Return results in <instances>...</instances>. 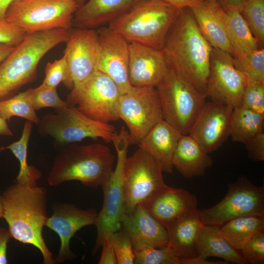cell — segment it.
<instances>
[{
  "label": "cell",
  "mask_w": 264,
  "mask_h": 264,
  "mask_svg": "<svg viewBox=\"0 0 264 264\" xmlns=\"http://www.w3.org/2000/svg\"><path fill=\"white\" fill-rule=\"evenodd\" d=\"M212 46L199 30L189 7L180 8L161 50L168 66L206 94Z\"/></svg>",
  "instance_id": "obj_1"
},
{
  "label": "cell",
  "mask_w": 264,
  "mask_h": 264,
  "mask_svg": "<svg viewBox=\"0 0 264 264\" xmlns=\"http://www.w3.org/2000/svg\"><path fill=\"white\" fill-rule=\"evenodd\" d=\"M3 218L7 222L11 238L36 247L44 264H55L46 245L43 229L47 219V191L37 181L17 182L1 194Z\"/></svg>",
  "instance_id": "obj_2"
},
{
  "label": "cell",
  "mask_w": 264,
  "mask_h": 264,
  "mask_svg": "<svg viewBox=\"0 0 264 264\" xmlns=\"http://www.w3.org/2000/svg\"><path fill=\"white\" fill-rule=\"evenodd\" d=\"M114 160V155L103 144L67 145L56 156L47 181L51 186L76 180L89 187H102L113 171Z\"/></svg>",
  "instance_id": "obj_3"
},
{
  "label": "cell",
  "mask_w": 264,
  "mask_h": 264,
  "mask_svg": "<svg viewBox=\"0 0 264 264\" xmlns=\"http://www.w3.org/2000/svg\"><path fill=\"white\" fill-rule=\"evenodd\" d=\"M68 37V31L65 29L26 33L0 64V100L33 82L42 58L57 45L66 43Z\"/></svg>",
  "instance_id": "obj_4"
},
{
  "label": "cell",
  "mask_w": 264,
  "mask_h": 264,
  "mask_svg": "<svg viewBox=\"0 0 264 264\" xmlns=\"http://www.w3.org/2000/svg\"><path fill=\"white\" fill-rule=\"evenodd\" d=\"M179 10L161 0H141L108 27L129 43L161 50Z\"/></svg>",
  "instance_id": "obj_5"
},
{
  "label": "cell",
  "mask_w": 264,
  "mask_h": 264,
  "mask_svg": "<svg viewBox=\"0 0 264 264\" xmlns=\"http://www.w3.org/2000/svg\"><path fill=\"white\" fill-rule=\"evenodd\" d=\"M163 119L182 135L191 130L207 97L169 66L156 86Z\"/></svg>",
  "instance_id": "obj_6"
},
{
  "label": "cell",
  "mask_w": 264,
  "mask_h": 264,
  "mask_svg": "<svg viewBox=\"0 0 264 264\" xmlns=\"http://www.w3.org/2000/svg\"><path fill=\"white\" fill-rule=\"evenodd\" d=\"M79 8L73 0H15L8 7L5 19L26 33L72 27Z\"/></svg>",
  "instance_id": "obj_7"
},
{
  "label": "cell",
  "mask_w": 264,
  "mask_h": 264,
  "mask_svg": "<svg viewBox=\"0 0 264 264\" xmlns=\"http://www.w3.org/2000/svg\"><path fill=\"white\" fill-rule=\"evenodd\" d=\"M37 126L41 134L62 144L78 142L88 137L100 138L110 142L118 134L113 126L94 120L69 105L55 110L54 113L45 114L40 118Z\"/></svg>",
  "instance_id": "obj_8"
},
{
  "label": "cell",
  "mask_w": 264,
  "mask_h": 264,
  "mask_svg": "<svg viewBox=\"0 0 264 264\" xmlns=\"http://www.w3.org/2000/svg\"><path fill=\"white\" fill-rule=\"evenodd\" d=\"M162 172L160 164L141 148L127 157L122 176L124 215L131 214L168 186Z\"/></svg>",
  "instance_id": "obj_9"
},
{
  "label": "cell",
  "mask_w": 264,
  "mask_h": 264,
  "mask_svg": "<svg viewBox=\"0 0 264 264\" xmlns=\"http://www.w3.org/2000/svg\"><path fill=\"white\" fill-rule=\"evenodd\" d=\"M129 139L128 132L122 127L112 141L117 151V164L110 177L102 187L104 194L103 203L94 223L97 237L92 250L93 255L99 251L104 240L110 234L122 228L121 220L124 215L122 176L125 162L127 157Z\"/></svg>",
  "instance_id": "obj_10"
},
{
  "label": "cell",
  "mask_w": 264,
  "mask_h": 264,
  "mask_svg": "<svg viewBox=\"0 0 264 264\" xmlns=\"http://www.w3.org/2000/svg\"><path fill=\"white\" fill-rule=\"evenodd\" d=\"M120 94L117 85L110 77L95 71L73 87L66 101L88 117L109 123L119 119L117 108Z\"/></svg>",
  "instance_id": "obj_11"
},
{
  "label": "cell",
  "mask_w": 264,
  "mask_h": 264,
  "mask_svg": "<svg viewBox=\"0 0 264 264\" xmlns=\"http://www.w3.org/2000/svg\"><path fill=\"white\" fill-rule=\"evenodd\" d=\"M198 214L203 224L218 227L240 217L264 216V187L241 176L229 184L221 200L210 208L198 209Z\"/></svg>",
  "instance_id": "obj_12"
},
{
  "label": "cell",
  "mask_w": 264,
  "mask_h": 264,
  "mask_svg": "<svg viewBox=\"0 0 264 264\" xmlns=\"http://www.w3.org/2000/svg\"><path fill=\"white\" fill-rule=\"evenodd\" d=\"M117 111L119 119L129 128V145H138L150 131L163 120L155 87L132 86L120 94Z\"/></svg>",
  "instance_id": "obj_13"
},
{
  "label": "cell",
  "mask_w": 264,
  "mask_h": 264,
  "mask_svg": "<svg viewBox=\"0 0 264 264\" xmlns=\"http://www.w3.org/2000/svg\"><path fill=\"white\" fill-rule=\"evenodd\" d=\"M246 83V77L234 65L233 57L213 47L206 88L211 101L233 108L241 106Z\"/></svg>",
  "instance_id": "obj_14"
},
{
  "label": "cell",
  "mask_w": 264,
  "mask_h": 264,
  "mask_svg": "<svg viewBox=\"0 0 264 264\" xmlns=\"http://www.w3.org/2000/svg\"><path fill=\"white\" fill-rule=\"evenodd\" d=\"M64 54L67 63V75L64 85L71 89L96 71L98 32L96 29L72 27Z\"/></svg>",
  "instance_id": "obj_15"
},
{
  "label": "cell",
  "mask_w": 264,
  "mask_h": 264,
  "mask_svg": "<svg viewBox=\"0 0 264 264\" xmlns=\"http://www.w3.org/2000/svg\"><path fill=\"white\" fill-rule=\"evenodd\" d=\"M97 58L96 71L110 77L117 85L121 94L132 87L128 74L129 43L108 26L97 29Z\"/></svg>",
  "instance_id": "obj_16"
},
{
  "label": "cell",
  "mask_w": 264,
  "mask_h": 264,
  "mask_svg": "<svg viewBox=\"0 0 264 264\" xmlns=\"http://www.w3.org/2000/svg\"><path fill=\"white\" fill-rule=\"evenodd\" d=\"M52 211L45 226L56 232L60 239V247L55 262L72 260L76 255L70 248L71 238L81 228L94 224L98 213L92 208L82 209L73 204L62 203H54Z\"/></svg>",
  "instance_id": "obj_17"
},
{
  "label": "cell",
  "mask_w": 264,
  "mask_h": 264,
  "mask_svg": "<svg viewBox=\"0 0 264 264\" xmlns=\"http://www.w3.org/2000/svg\"><path fill=\"white\" fill-rule=\"evenodd\" d=\"M233 108L211 101L205 102L189 135L209 154L227 139Z\"/></svg>",
  "instance_id": "obj_18"
},
{
  "label": "cell",
  "mask_w": 264,
  "mask_h": 264,
  "mask_svg": "<svg viewBox=\"0 0 264 264\" xmlns=\"http://www.w3.org/2000/svg\"><path fill=\"white\" fill-rule=\"evenodd\" d=\"M168 67L161 50L129 43L128 74L131 86L155 88Z\"/></svg>",
  "instance_id": "obj_19"
},
{
  "label": "cell",
  "mask_w": 264,
  "mask_h": 264,
  "mask_svg": "<svg viewBox=\"0 0 264 264\" xmlns=\"http://www.w3.org/2000/svg\"><path fill=\"white\" fill-rule=\"evenodd\" d=\"M142 205L166 229L179 218L198 210L196 195L169 186Z\"/></svg>",
  "instance_id": "obj_20"
},
{
  "label": "cell",
  "mask_w": 264,
  "mask_h": 264,
  "mask_svg": "<svg viewBox=\"0 0 264 264\" xmlns=\"http://www.w3.org/2000/svg\"><path fill=\"white\" fill-rule=\"evenodd\" d=\"M122 227L129 235L133 249L145 246L161 248L169 245L166 228L142 204L129 215H124Z\"/></svg>",
  "instance_id": "obj_21"
},
{
  "label": "cell",
  "mask_w": 264,
  "mask_h": 264,
  "mask_svg": "<svg viewBox=\"0 0 264 264\" xmlns=\"http://www.w3.org/2000/svg\"><path fill=\"white\" fill-rule=\"evenodd\" d=\"M141 0H88L74 14L72 27L96 29L128 12Z\"/></svg>",
  "instance_id": "obj_22"
},
{
  "label": "cell",
  "mask_w": 264,
  "mask_h": 264,
  "mask_svg": "<svg viewBox=\"0 0 264 264\" xmlns=\"http://www.w3.org/2000/svg\"><path fill=\"white\" fill-rule=\"evenodd\" d=\"M182 135L164 119L156 124L138 144L161 165L163 172L172 173L173 158Z\"/></svg>",
  "instance_id": "obj_23"
},
{
  "label": "cell",
  "mask_w": 264,
  "mask_h": 264,
  "mask_svg": "<svg viewBox=\"0 0 264 264\" xmlns=\"http://www.w3.org/2000/svg\"><path fill=\"white\" fill-rule=\"evenodd\" d=\"M202 224L198 210L179 218L167 228L168 246L181 264L182 260L198 257V239Z\"/></svg>",
  "instance_id": "obj_24"
},
{
  "label": "cell",
  "mask_w": 264,
  "mask_h": 264,
  "mask_svg": "<svg viewBox=\"0 0 264 264\" xmlns=\"http://www.w3.org/2000/svg\"><path fill=\"white\" fill-rule=\"evenodd\" d=\"M209 154L192 136L182 135L174 154V168L186 178L202 176L213 164Z\"/></svg>",
  "instance_id": "obj_25"
},
{
  "label": "cell",
  "mask_w": 264,
  "mask_h": 264,
  "mask_svg": "<svg viewBox=\"0 0 264 264\" xmlns=\"http://www.w3.org/2000/svg\"><path fill=\"white\" fill-rule=\"evenodd\" d=\"M217 12L232 48L233 58L243 59L260 48L240 12L224 11L220 4Z\"/></svg>",
  "instance_id": "obj_26"
},
{
  "label": "cell",
  "mask_w": 264,
  "mask_h": 264,
  "mask_svg": "<svg viewBox=\"0 0 264 264\" xmlns=\"http://www.w3.org/2000/svg\"><path fill=\"white\" fill-rule=\"evenodd\" d=\"M219 5L217 0H203L190 8L199 30L212 47L227 52L233 57L232 48L218 15Z\"/></svg>",
  "instance_id": "obj_27"
},
{
  "label": "cell",
  "mask_w": 264,
  "mask_h": 264,
  "mask_svg": "<svg viewBox=\"0 0 264 264\" xmlns=\"http://www.w3.org/2000/svg\"><path fill=\"white\" fill-rule=\"evenodd\" d=\"M198 257H215L229 263L246 264L241 253L230 244L219 227L202 224L197 246Z\"/></svg>",
  "instance_id": "obj_28"
},
{
  "label": "cell",
  "mask_w": 264,
  "mask_h": 264,
  "mask_svg": "<svg viewBox=\"0 0 264 264\" xmlns=\"http://www.w3.org/2000/svg\"><path fill=\"white\" fill-rule=\"evenodd\" d=\"M264 115L242 106L233 108L230 124L233 141L244 143L263 131Z\"/></svg>",
  "instance_id": "obj_29"
},
{
  "label": "cell",
  "mask_w": 264,
  "mask_h": 264,
  "mask_svg": "<svg viewBox=\"0 0 264 264\" xmlns=\"http://www.w3.org/2000/svg\"><path fill=\"white\" fill-rule=\"evenodd\" d=\"M219 228L234 248L241 251L255 232L264 229V216L252 215L236 218Z\"/></svg>",
  "instance_id": "obj_30"
},
{
  "label": "cell",
  "mask_w": 264,
  "mask_h": 264,
  "mask_svg": "<svg viewBox=\"0 0 264 264\" xmlns=\"http://www.w3.org/2000/svg\"><path fill=\"white\" fill-rule=\"evenodd\" d=\"M33 123L26 120L24 124L20 138L7 146L0 148V152L10 150L18 159L20 167L16 178L17 182L37 181L41 176V172L35 167L29 166L27 162V147Z\"/></svg>",
  "instance_id": "obj_31"
},
{
  "label": "cell",
  "mask_w": 264,
  "mask_h": 264,
  "mask_svg": "<svg viewBox=\"0 0 264 264\" xmlns=\"http://www.w3.org/2000/svg\"><path fill=\"white\" fill-rule=\"evenodd\" d=\"M35 111L31 104L27 90L0 100V117L6 121L13 116H17L37 125L40 118Z\"/></svg>",
  "instance_id": "obj_32"
},
{
  "label": "cell",
  "mask_w": 264,
  "mask_h": 264,
  "mask_svg": "<svg viewBox=\"0 0 264 264\" xmlns=\"http://www.w3.org/2000/svg\"><path fill=\"white\" fill-rule=\"evenodd\" d=\"M260 48L264 44V0H250L241 11Z\"/></svg>",
  "instance_id": "obj_33"
},
{
  "label": "cell",
  "mask_w": 264,
  "mask_h": 264,
  "mask_svg": "<svg viewBox=\"0 0 264 264\" xmlns=\"http://www.w3.org/2000/svg\"><path fill=\"white\" fill-rule=\"evenodd\" d=\"M29 99L36 111L44 108H52L55 110L62 109L68 105L59 96L57 88L50 87L42 83L38 87L27 89Z\"/></svg>",
  "instance_id": "obj_34"
},
{
  "label": "cell",
  "mask_w": 264,
  "mask_h": 264,
  "mask_svg": "<svg viewBox=\"0 0 264 264\" xmlns=\"http://www.w3.org/2000/svg\"><path fill=\"white\" fill-rule=\"evenodd\" d=\"M134 264H181L180 260L173 253L170 247L161 248L145 246L133 249Z\"/></svg>",
  "instance_id": "obj_35"
},
{
  "label": "cell",
  "mask_w": 264,
  "mask_h": 264,
  "mask_svg": "<svg viewBox=\"0 0 264 264\" xmlns=\"http://www.w3.org/2000/svg\"><path fill=\"white\" fill-rule=\"evenodd\" d=\"M237 69L249 79L264 82V49L259 48L242 59L233 58Z\"/></svg>",
  "instance_id": "obj_36"
},
{
  "label": "cell",
  "mask_w": 264,
  "mask_h": 264,
  "mask_svg": "<svg viewBox=\"0 0 264 264\" xmlns=\"http://www.w3.org/2000/svg\"><path fill=\"white\" fill-rule=\"evenodd\" d=\"M107 238L114 251L117 264H134L135 255L132 241L124 229L111 233Z\"/></svg>",
  "instance_id": "obj_37"
},
{
  "label": "cell",
  "mask_w": 264,
  "mask_h": 264,
  "mask_svg": "<svg viewBox=\"0 0 264 264\" xmlns=\"http://www.w3.org/2000/svg\"><path fill=\"white\" fill-rule=\"evenodd\" d=\"M242 106L264 115V82L246 78Z\"/></svg>",
  "instance_id": "obj_38"
},
{
  "label": "cell",
  "mask_w": 264,
  "mask_h": 264,
  "mask_svg": "<svg viewBox=\"0 0 264 264\" xmlns=\"http://www.w3.org/2000/svg\"><path fill=\"white\" fill-rule=\"evenodd\" d=\"M242 256L247 264H264V229L255 232L242 249Z\"/></svg>",
  "instance_id": "obj_39"
},
{
  "label": "cell",
  "mask_w": 264,
  "mask_h": 264,
  "mask_svg": "<svg viewBox=\"0 0 264 264\" xmlns=\"http://www.w3.org/2000/svg\"><path fill=\"white\" fill-rule=\"evenodd\" d=\"M67 75L66 57L63 56L53 62H48L45 68V77L42 83L46 86L57 88L64 82Z\"/></svg>",
  "instance_id": "obj_40"
},
{
  "label": "cell",
  "mask_w": 264,
  "mask_h": 264,
  "mask_svg": "<svg viewBox=\"0 0 264 264\" xmlns=\"http://www.w3.org/2000/svg\"><path fill=\"white\" fill-rule=\"evenodd\" d=\"M26 33L5 19L0 20V44L12 46L18 45L24 39Z\"/></svg>",
  "instance_id": "obj_41"
},
{
  "label": "cell",
  "mask_w": 264,
  "mask_h": 264,
  "mask_svg": "<svg viewBox=\"0 0 264 264\" xmlns=\"http://www.w3.org/2000/svg\"><path fill=\"white\" fill-rule=\"evenodd\" d=\"M248 156L255 161L264 160V132L259 133L244 143Z\"/></svg>",
  "instance_id": "obj_42"
},
{
  "label": "cell",
  "mask_w": 264,
  "mask_h": 264,
  "mask_svg": "<svg viewBox=\"0 0 264 264\" xmlns=\"http://www.w3.org/2000/svg\"><path fill=\"white\" fill-rule=\"evenodd\" d=\"M101 247H102V253L98 264H117L114 251L108 238L104 240Z\"/></svg>",
  "instance_id": "obj_43"
},
{
  "label": "cell",
  "mask_w": 264,
  "mask_h": 264,
  "mask_svg": "<svg viewBox=\"0 0 264 264\" xmlns=\"http://www.w3.org/2000/svg\"><path fill=\"white\" fill-rule=\"evenodd\" d=\"M11 238L9 230L0 227V264H6L8 263L7 248Z\"/></svg>",
  "instance_id": "obj_44"
},
{
  "label": "cell",
  "mask_w": 264,
  "mask_h": 264,
  "mask_svg": "<svg viewBox=\"0 0 264 264\" xmlns=\"http://www.w3.org/2000/svg\"><path fill=\"white\" fill-rule=\"evenodd\" d=\"M223 10H237L241 12L250 0H217Z\"/></svg>",
  "instance_id": "obj_45"
},
{
  "label": "cell",
  "mask_w": 264,
  "mask_h": 264,
  "mask_svg": "<svg viewBox=\"0 0 264 264\" xmlns=\"http://www.w3.org/2000/svg\"><path fill=\"white\" fill-rule=\"evenodd\" d=\"M170 3L179 9L185 7H191L201 3L203 0H161Z\"/></svg>",
  "instance_id": "obj_46"
},
{
  "label": "cell",
  "mask_w": 264,
  "mask_h": 264,
  "mask_svg": "<svg viewBox=\"0 0 264 264\" xmlns=\"http://www.w3.org/2000/svg\"><path fill=\"white\" fill-rule=\"evenodd\" d=\"M15 46L0 44V63L14 50Z\"/></svg>",
  "instance_id": "obj_47"
},
{
  "label": "cell",
  "mask_w": 264,
  "mask_h": 264,
  "mask_svg": "<svg viewBox=\"0 0 264 264\" xmlns=\"http://www.w3.org/2000/svg\"><path fill=\"white\" fill-rule=\"evenodd\" d=\"M0 135L12 136L13 133L6 120L0 117Z\"/></svg>",
  "instance_id": "obj_48"
},
{
  "label": "cell",
  "mask_w": 264,
  "mask_h": 264,
  "mask_svg": "<svg viewBox=\"0 0 264 264\" xmlns=\"http://www.w3.org/2000/svg\"><path fill=\"white\" fill-rule=\"evenodd\" d=\"M15 0H0V20L5 19L6 12L12 2Z\"/></svg>",
  "instance_id": "obj_49"
},
{
  "label": "cell",
  "mask_w": 264,
  "mask_h": 264,
  "mask_svg": "<svg viewBox=\"0 0 264 264\" xmlns=\"http://www.w3.org/2000/svg\"><path fill=\"white\" fill-rule=\"evenodd\" d=\"M3 205L1 195L0 194V219L3 217Z\"/></svg>",
  "instance_id": "obj_50"
},
{
  "label": "cell",
  "mask_w": 264,
  "mask_h": 264,
  "mask_svg": "<svg viewBox=\"0 0 264 264\" xmlns=\"http://www.w3.org/2000/svg\"><path fill=\"white\" fill-rule=\"evenodd\" d=\"M79 6V7L85 4L88 0H73Z\"/></svg>",
  "instance_id": "obj_51"
}]
</instances>
